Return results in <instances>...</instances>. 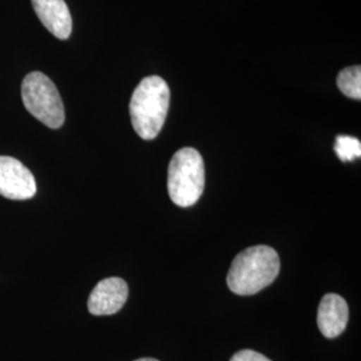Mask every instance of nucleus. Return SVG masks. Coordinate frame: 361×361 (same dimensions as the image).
<instances>
[{
  "label": "nucleus",
  "instance_id": "obj_1",
  "mask_svg": "<svg viewBox=\"0 0 361 361\" xmlns=\"http://www.w3.org/2000/svg\"><path fill=\"white\" fill-rule=\"evenodd\" d=\"M279 271L280 257L273 247L250 246L233 259L226 283L233 293L250 296L269 286Z\"/></svg>",
  "mask_w": 361,
  "mask_h": 361
},
{
  "label": "nucleus",
  "instance_id": "obj_2",
  "mask_svg": "<svg viewBox=\"0 0 361 361\" xmlns=\"http://www.w3.org/2000/svg\"><path fill=\"white\" fill-rule=\"evenodd\" d=\"M170 104V89L161 77H147L140 82L130 101V116L135 133L152 141L165 125Z\"/></svg>",
  "mask_w": 361,
  "mask_h": 361
},
{
  "label": "nucleus",
  "instance_id": "obj_3",
  "mask_svg": "<svg viewBox=\"0 0 361 361\" xmlns=\"http://www.w3.org/2000/svg\"><path fill=\"white\" fill-rule=\"evenodd\" d=\"M205 188V165L193 147H183L173 155L168 171L170 200L180 207L195 205Z\"/></svg>",
  "mask_w": 361,
  "mask_h": 361
},
{
  "label": "nucleus",
  "instance_id": "obj_4",
  "mask_svg": "<svg viewBox=\"0 0 361 361\" xmlns=\"http://www.w3.org/2000/svg\"><path fill=\"white\" fill-rule=\"evenodd\" d=\"M22 99L27 111L50 129H59L65 123V106L61 94L50 78L34 71L22 83Z\"/></svg>",
  "mask_w": 361,
  "mask_h": 361
},
{
  "label": "nucleus",
  "instance_id": "obj_5",
  "mask_svg": "<svg viewBox=\"0 0 361 361\" xmlns=\"http://www.w3.org/2000/svg\"><path fill=\"white\" fill-rule=\"evenodd\" d=\"M37 193V183L32 173L13 157L0 155V195L22 201Z\"/></svg>",
  "mask_w": 361,
  "mask_h": 361
},
{
  "label": "nucleus",
  "instance_id": "obj_6",
  "mask_svg": "<svg viewBox=\"0 0 361 361\" xmlns=\"http://www.w3.org/2000/svg\"><path fill=\"white\" fill-rule=\"evenodd\" d=\"M129 297V286L119 277H109L92 289L87 308L94 316H110L123 308Z\"/></svg>",
  "mask_w": 361,
  "mask_h": 361
},
{
  "label": "nucleus",
  "instance_id": "obj_7",
  "mask_svg": "<svg viewBox=\"0 0 361 361\" xmlns=\"http://www.w3.org/2000/svg\"><path fill=\"white\" fill-rule=\"evenodd\" d=\"M34 11L55 38L66 40L73 31L71 13L65 0H31Z\"/></svg>",
  "mask_w": 361,
  "mask_h": 361
},
{
  "label": "nucleus",
  "instance_id": "obj_8",
  "mask_svg": "<svg viewBox=\"0 0 361 361\" xmlns=\"http://www.w3.org/2000/svg\"><path fill=\"white\" fill-rule=\"evenodd\" d=\"M348 304L336 293H328L322 298L317 310V325L326 338L341 335L348 323Z\"/></svg>",
  "mask_w": 361,
  "mask_h": 361
},
{
  "label": "nucleus",
  "instance_id": "obj_9",
  "mask_svg": "<svg viewBox=\"0 0 361 361\" xmlns=\"http://www.w3.org/2000/svg\"><path fill=\"white\" fill-rule=\"evenodd\" d=\"M337 86L340 91L352 99H361V67L350 66L340 71L337 77Z\"/></svg>",
  "mask_w": 361,
  "mask_h": 361
},
{
  "label": "nucleus",
  "instance_id": "obj_10",
  "mask_svg": "<svg viewBox=\"0 0 361 361\" xmlns=\"http://www.w3.org/2000/svg\"><path fill=\"white\" fill-rule=\"evenodd\" d=\"M335 152L343 162H350L360 158L361 143L357 138L349 135H338L336 138Z\"/></svg>",
  "mask_w": 361,
  "mask_h": 361
},
{
  "label": "nucleus",
  "instance_id": "obj_11",
  "mask_svg": "<svg viewBox=\"0 0 361 361\" xmlns=\"http://www.w3.org/2000/svg\"><path fill=\"white\" fill-rule=\"evenodd\" d=\"M231 361H271V359H268L267 356L258 353L256 350H252V349H244V350H240L237 352L234 356H233Z\"/></svg>",
  "mask_w": 361,
  "mask_h": 361
},
{
  "label": "nucleus",
  "instance_id": "obj_12",
  "mask_svg": "<svg viewBox=\"0 0 361 361\" xmlns=\"http://www.w3.org/2000/svg\"><path fill=\"white\" fill-rule=\"evenodd\" d=\"M135 361H158L155 360V359H152V357H143V359H138V360Z\"/></svg>",
  "mask_w": 361,
  "mask_h": 361
}]
</instances>
